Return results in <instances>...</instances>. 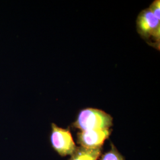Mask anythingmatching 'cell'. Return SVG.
Returning a JSON list of instances; mask_svg holds the SVG:
<instances>
[{
	"instance_id": "cell-1",
	"label": "cell",
	"mask_w": 160,
	"mask_h": 160,
	"mask_svg": "<svg viewBox=\"0 0 160 160\" xmlns=\"http://www.w3.org/2000/svg\"><path fill=\"white\" fill-rule=\"evenodd\" d=\"M113 125V118L102 110L87 108L80 111L73 126L81 131L109 129Z\"/></svg>"
},
{
	"instance_id": "cell-2",
	"label": "cell",
	"mask_w": 160,
	"mask_h": 160,
	"mask_svg": "<svg viewBox=\"0 0 160 160\" xmlns=\"http://www.w3.org/2000/svg\"><path fill=\"white\" fill-rule=\"evenodd\" d=\"M138 32L149 45L160 50V19L149 8L140 12L137 20Z\"/></svg>"
},
{
	"instance_id": "cell-3",
	"label": "cell",
	"mask_w": 160,
	"mask_h": 160,
	"mask_svg": "<svg viewBox=\"0 0 160 160\" xmlns=\"http://www.w3.org/2000/svg\"><path fill=\"white\" fill-rule=\"evenodd\" d=\"M50 142L52 147L62 157L72 154L77 148L69 129H63L56 124H51Z\"/></svg>"
},
{
	"instance_id": "cell-4",
	"label": "cell",
	"mask_w": 160,
	"mask_h": 160,
	"mask_svg": "<svg viewBox=\"0 0 160 160\" xmlns=\"http://www.w3.org/2000/svg\"><path fill=\"white\" fill-rule=\"evenodd\" d=\"M110 133V129L81 131L77 135V142L82 147L87 148H102Z\"/></svg>"
},
{
	"instance_id": "cell-5",
	"label": "cell",
	"mask_w": 160,
	"mask_h": 160,
	"mask_svg": "<svg viewBox=\"0 0 160 160\" xmlns=\"http://www.w3.org/2000/svg\"><path fill=\"white\" fill-rule=\"evenodd\" d=\"M102 154V148H87L77 147L69 160H97Z\"/></svg>"
},
{
	"instance_id": "cell-6",
	"label": "cell",
	"mask_w": 160,
	"mask_h": 160,
	"mask_svg": "<svg viewBox=\"0 0 160 160\" xmlns=\"http://www.w3.org/2000/svg\"><path fill=\"white\" fill-rule=\"evenodd\" d=\"M100 160H125V159L112 144L111 149L103 155Z\"/></svg>"
},
{
	"instance_id": "cell-7",
	"label": "cell",
	"mask_w": 160,
	"mask_h": 160,
	"mask_svg": "<svg viewBox=\"0 0 160 160\" xmlns=\"http://www.w3.org/2000/svg\"><path fill=\"white\" fill-rule=\"evenodd\" d=\"M149 9L154 13L155 16L160 19V1L155 0L149 6Z\"/></svg>"
}]
</instances>
